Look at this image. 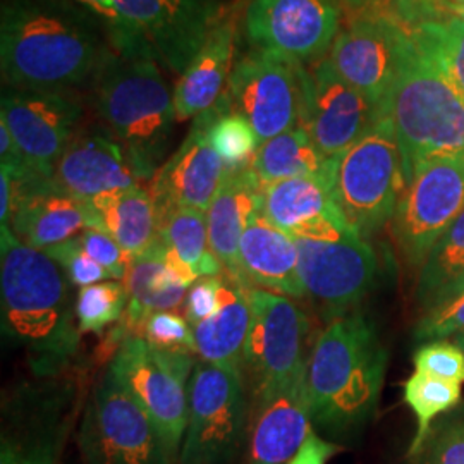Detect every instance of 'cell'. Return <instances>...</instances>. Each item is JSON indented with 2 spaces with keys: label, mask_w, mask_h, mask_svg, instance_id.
Here are the masks:
<instances>
[{
  "label": "cell",
  "mask_w": 464,
  "mask_h": 464,
  "mask_svg": "<svg viewBox=\"0 0 464 464\" xmlns=\"http://www.w3.org/2000/svg\"><path fill=\"white\" fill-rule=\"evenodd\" d=\"M112 50L103 23L72 0H2L0 71L7 88L72 92Z\"/></svg>",
  "instance_id": "cell-1"
},
{
  "label": "cell",
  "mask_w": 464,
  "mask_h": 464,
  "mask_svg": "<svg viewBox=\"0 0 464 464\" xmlns=\"http://www.w3.org/2000/svg\"><path fill=\"white\" fill-rule=\"evenodd\" d=\"M66 270L0 226L2 332L36 375L59 373L76 356L80 327Z\"/></svg>",
  "instance_id": "cell-2"
},
{
  "label": "cell",
  "mask_w": 464,
  "mask_h": 464,
  "mask_svg": "<svg viewBox=\"0 0 464 464\" xmlns=\"http://www.w3.org/2000/svg\"><path fill=\"white\" fill-rule=\"evenodd\" d=\"M385 368L387 349L365 314L348 312L332 318L308 360L312 421L332 433L362 427L377 410Z\"/></svg>",
  "instance_id": "cell-3"
},
{
  "label": "cell",
  "mask_w": 464,
  "mask_h": 464,
  "mask_svg": "<svg viewBox=\"0 0 464 464\" xmlns=\"http://www.w3.org/2000/svg\"><path fill=\"white\" fill-rule=\"evenodd\" d=\"M159 66L147 53L112 47L90 84L102 126L131 153L149 183L178 121L174 95Z\"/></svg>",
  "instance_id": "cell-4"
},
{
  "label": "cell",
  "mask_w": 464,
  "mask_h": 464,
  "mask_svg": "<svg viewBox=\"0 0 464 464\" xmlns=\"http://www.w3.org/2000/svg\"><path fill=\"white\" fill-rule=\"evenodd\" d=\"M404 181L435 157L464 153V99L408 36L389 99Z\"/></svg>",
  "instance_id": "cell-5"
},
{
  "label": "cell",
  "mask_w": 464,
  "mask_h": 464,
  "mask_svg": "<svg viewBox=\"0 0 464 464\" xmlns=\"http://www.w3.org/2000/svg\"><path fill=\"white\" fill-rule=\"evenodd\" d=\"M114 49L147 53L181 76L227 7L220 0H114Z\"/></svg>",
  "instance_id": "cell-6"
},
{
  "label": "cell",
  "mask_w": 464,
  "mask_h": 464,
  "mask_svg": "<svg viewBox=\"0 0 464 464\" xmlns=\"http://www.w3.org/2000/svg\"><path fill=\"white\" fill-rule=\"evenodd\" d=\"M404 186L402 157L391 116L381 119L335 160L332 197L362 237L379 231L394 217Z\"/></svg>",
  "instance_id": "cell-7"
},
{
  "label": "cell",
  "mask_w": 464,
  "mask_h": 464,
  "mask_svg": "<svg viewBox=\"0 0 464 464\" xmlns=\"http://www.w3.org/2000/svg\"><path fill=\"white\" fill-rule=\"evenodd\" d=\"M248 416L241 368L197 363L179 464H231L245 444Z\"/></svg>",
  "instance_id": "cell-8"
},
{
  "label": "cell",
  "mask_w": 464,
  "mask_h": 464,
  "mask_svg": "<svg viewBox=\"0 0 464 464\" xmlns=\"http://www.w3.org/2000/svg\"><path fill=\"white\" fill-rule=\"evenodd\" d=\"M109 368L153 421L172 461H179L188 421V379L195 368L191 354L162 351L141 335H128Z\"/></svg>",
  "instance_id": "cell-9"
},
{
  "label": "cell",
  "mask_w": 464,
  "mask_h": 464,
  "mask_svg": "<svg viewBox=\"0 0 464 464\" xmlns=\"http://www.w3.org/2000/svg\"><path fill=\"white\" fill-rule=\"evenodd\" d=\"M83 464H174L149 415L107 368L78 433Z\"/></svg>",
  "instance_id": "cell-10"
},
{
  "label": "cell",
  "mask_w": 464,
  "mask_h": 464,
  "mask_svg": "<svg viewBox=\"0 0 464 464\" xmlns=\"http://www.w3.org/2000/svg\"><path fill=\"white\" fill-rule=\"evenodd\" d=\"M464 210V153L416 167L394 214V232L410 266H423L431 248Z\"/></svg>",
  "instance_id": "cell-11"
},
{
  "label": "cell",
  "mask_w": 464,
  "mask_h": 464,
  "mask_svg": "<svg viewBox=\"0 0 464 464\" xmlns=\"http://www.w3.org/2000/svg\"><path fill=\"white\" fill-rule=\"evenodd\" d=\"M248 335L243 351V368L253 382V394L276 389L306 375L304 354L310 324L298 306L277 293L249 287Z\"/></svg>",
  "instance_id": "cell-12"
},
{
  "label": "cell",
  "mask_w": 464,
  "mask_h": 464,
  "mask_svg": "<svg viewBox=\"0 0 464 464\" xmlns=\"http://www.w3.org/2000/svg\"><path fill=\"white\" fill-rule=\"evenodd\" d=\"M339 26V0H249L245 11V34L253 49L301 66L325 59Z\"/></svg>",
  "instance_id": "cell-13"
},
{
  "label": "cell",
  "mask_w": 464,
  "mask_h": 464,
  "mask_svg": "<svg viewBox=\"0 0 464 464\" xmlns=\"http://www.w3.org/2000/svg\"><path fill=\"white\" fill-rule=\"evenodd\" d=\"M304 66L251 50L236 63L224 92L229 111L245 117L260 145L298 126Z\"/></svg>",
  "instance_id": "cell-14"
},
{
  "label": "cell",
  "mask_w": 464,
  "mask_h": 464,
  "mask_svg": "<svg viewBox=\"0 0 464 464\" xmlns=\"http://www.w3.org/2000/svg\"><path fill=\"white\" fill-rule=\"evenodd\" d=\"M383 117L381 107L344 82L327 57L303 69L298 126L329 159H339Z\"/></svg>",
  "instance_id": "cell-15"
},
{
  "label": "cell",
  "mask_w": 464,
  "mask_h": 464,
  "mask_svg": "<svg viewBox=\"0 0 464 464\" xmlns=\"http://www.w3.org/2000/svg\"><path fill=\"white\" fill-rule=\"evenodd\" d=\"M84 107L72 92L13 90L0 100V121L36 174L52 178L67 145L82 130Z\"/></svg>",
  "instance_id": "cell-16"
},
{
  "label": "cell",
  "mask_w": 464,
  "mask_h": 464,
  "mask_svg": "<svg viewBox=\"0 0 464 464\" xmlns=\"http://www.w3.org/2000/svg\"><path fill=\"white\" fill-rule=\"evenodd\" d=\"M306 295L329 315H344L365 298L377 279V256L356 231L339 239L293 237Z\"/></svg>",
  "instance_id": "cell-17"
},
{
  "label": "cell",
  "mask_w": 464,
  "mask_h": 464,
  "mask_svg": "<svg viewBox=\"0 0 464 464\" xmlns=\"http://www.w3.org/2000/svg\"><path fill=\"white\" fill-rule=\"evenodd\" d=\"M406 36L408 30L391 14L365 13L339 32L327 59L344 82L389 116Z\"/></svg>",
  "instance_id": "cell-18"
},
{
  "label": "cell",
  "mask_w": 464,
  "mask_h": 464,
  "mask_svg": "<svg viewBox=\"0 0 464 464\" xmlns=\"http://www.w3.org/2000/svg\"><path fill=\"white\" fill-rule=\"evenodd\" d=\"M9 227L23 245L45 251L86 229H99V222L88 203L66 193L52 178L30 172L13 178Z\"/></svg>",
  "instance_id": "cell-19"
},
{
  "label": "cell",
  "mask_w": 464,
  "mask_h": 464,
  "mask_svg": "<svg viewBox=\"0 0 464 464\" xmlns=\"http://www.w3.org/2000/svg\"><path fill=\"white\" fill-rule=\"evenodd\" d=\"M52 179L84 203L147 181L131 153L103 126L82 128L76 133L53 169Z\"/></svg>",
  "instance_id": "cell-20"
},
{
  "label": "cell",
  "mask_w": 464,
  "mask_h": 464,
  "mask_svg": "<svg viewBox=\"0 0 464 464\" xmlns=\"http://www.w3.org/2000/svg\"><path fill=\"white\" fill-rule=\"evenodd\" d=\"M216 105L193 119L183 143L159 167L149 184L157 210L183 207L208 212L226 167L210 143Z\"/></svg>",
  "instance_id": "cell-21"
},
{
  "label": "cell",
  "mask_w": 464,
  "mask_h": 464,
  "mask_svg": "<svg viewBox=\"0 0 464 464\" xmlns=\"http://www.w3.org/2000/svg\"><path fill=\"white\" fill-rule=\"evenodd\" d=\"M306 375L253 394L248 464H287L312 433Z\"/></svg>",
  "instance_id": "cell-22"
},
{
  "label": "cell",
  "mask_w": 464,
  "mask_h": 464,
  "mask_svg": "<svg viewBox=\"0 0 464 464\" xmlns=\"http://www.w3.org/2000/svg\"><path fill=\"white\" fill-rule=\"evenodd\" d=\"M262 214L293 237L339 239L354 231L335 205L331 188L308 178L264 184Z\"/></svg>",
  "instance_id": "cell-23"
},
{
  "label": "cell",
  "mask_w": 464,
  "mask_h": 464,
  "mask_svg": "<svg viewBox=\"0 0 464 464\" xmlns=\"http://www.w3.org/2000/svg\"><path fill=\"white\" fill-rule=\"evenodd\" d=\"M197 281L198 276L195 270L159 237L157 245L147 253L131 258L124 277L130 295L124 329H130L131 335H138L151 314L178 308Z\"/></svg>",
  "instance_id": "cell-24"
},
{
  "label": "cell",
  "mask_w": 464,
  "mask_h": 464,
  "mask_svg": "<svg viewBox=\"0 0 464 464\" xmlns=\"http://www.w3.org/2000/svg\"><path fill=\"white\" fill-rule=\"evenodd\" d=\"M239 9L232 7L208 34L172 90L178 122L212 109L227 88L237 50Z\"/></svg>",
  "instance_id": "cell-25"
},
{
  "label": "cell",
  "mask_w": 464,
  "mask_h": 464,
  "mask_svg": "<svg viewBox=\"0 0 464 464\" xmlns=\"http://www.w3.org/2000/svg\"><path fill=\"white\" fill-rule=\"evenodd\" d=\"M298 248L291 234L276 227L262 212L251 218L239 241L241 277L251 285L289 298L306 296L298 270Z\"/></svg>",
  "instance_id": "cell-26"
},
{
  "label": "cell",
  "mask_w": 464,
  "mask_h": 464,
  "mask_svg": "<svg viewBox=\"0 0 464 464\" xmlns=\"http://www.w3.org/2000/svg\"><path fill=\"white\" fill-rule=\"evenodd\" d=\"M262 186L251 167L226 170L207 212L212 253L224 272L236 277H241L239 241L251 218L262 212Z\"/></svg>",
  "instance_id": "cell-27"
},
{
  "label": "cell",
  "mask_w": 464,
  "mask_h": 464,
  "mask_svg": "<svg viewBox=\"0 0 464 464\" xmlns=\"http://www.w3.org/2000/svg\"><path fill=\"white\" fill-rule=\"evenodd\" d=\"M251 284L224 272L218 310L193 327L201 362L243 370V351L251 320Z\"/></svg>",
  "instance_id": "cell-28"
},
{
  "label": "cell",
  "mask_w": 464,
  "mask_h": 464,
  "mask_svg": "<svg viewBox=\"0 0 464 464\" xmlns=\"http://www.w3.org/2000/svg\"><path fill=\"white\" fill-rule=\"evenodd\" d=\"M97 216L99 231L112 236L131 258L147 253L159 241V216L149 188L103 195L88 203Z\"/></svg>",
  "instance_id": "cell-29"
},
{
  "label": "cell",
  "mask_w": 464,
  "mask_h": 464,
  "mask_svg": "<svg viewBox=\"0 0 464 464\" xmlns=\"http://www.w3.org/2000/svg\"><path fill=\"white\" fill-rule=\"evenodd\" d=\"M335 160L322 153L301 126H295L262 143L251 169L262 184L308 178L332 189Z\"/></svg>",
  "instance_id": "cell-30"
},
{
  "label": "cell",
  "mask_w": 464,
  "mask_h": 464,
  "mask_svg": "<svg viewBox=\"0 0 464 464\" xmlns=\"http://www.w3.org/2000/svg\"><path fill=\"white\" fill-rule=\"evenodd\" d=\"M157 216L160 241L174 249L195 270L198 279L224 274V268L210 248L207 212L172 207L157 210Z\"/></svg>",
  "instance_id": "cell-31"
},
{
  "label": "cell",
  "mask_w": 464,
  "mask_h": 464,
  "mask_svg": "<svg viewBox=\"0 0 464 464\" xmlns=\"http://www.w3.org/2000/svg\"><path fill=\"white\" fill-rule=\"evenodd\" d=\"M464 274V210L431 248L421 266L418 293L425 306L437 304L442 295Z\"/></svg>",
  "instance_id": "cell-32"
},
{
  "label": "cell",
  "mask_w": 464,
  "mask_h": 464,
  "mask_svg": "<svg viewBox=\"0 0 464 464\" xmlns=\"http://www.w3.org/2000/svg\"><path fill=\"white\" fill-rule=\"evenodd\" d=\"M418 49L464 99V21L450 16L410 30Z\"/></svg>",
  "instance_id": "cell-33"
},
{
  "label": "cell",
  "mask_w": 464,
  "mask_h": 464,
  "mask_svg": "<svg viewBox=\"0 0 464 464\" xmlns=\"http://www.w3.org/2000/svg\"><path fill=\"white\" fill-rule=\"evenodd\" d=\"M404 402L416 416V433L411 449L408 452L413 458L425 444L431 430V423L437 416L444 415L456 408L461 401V385L440 381L430 375L415 372L402 387Z\"/></svg>",
  "instance_id": "cell-34"
},
{
  "label": "cell",
  "mask_w": 464,
  "mask_h": 464,
  "mask_svg": "<svg viewBox=\"0 0 464 464\" xmlns=\"http://www.w3.org/2000/svg\"><path fill=\"white\" fill-rule=\"evenodd\" d=\"M208 138L227 172L249 169L260 149L255 130L245 117L229 111L226 95L217 100Z\"/></svg>",
  "instance_id": "cell-35"
},
{
  "label": "cell",
  "mask_w": 464,
  "mask_h": 464,
  "mask_svg": "<svg viewBox=\"0 0 464 464\" xmlns=\"http://www.w3.org/2000/svg\"><path fill=\"white\" fill-rule=\"evenodd\" d=\"M130 303V295L121 282H99L86 285L76 296V318L82 334H100L105 327L122 318Z\"/></svg>",
  "instance_id": "cell-36"
},
{
  "label": "cell",
  "mask_w": 464,
  "mask_h": 464,
  "mask_svg": "<svg viewBox=\"0 0 464 464\" xmlns=\"http://www.w3.org/2000/svg\"><path fill=\"white\" fill-rule=\"evenodd\" d=\"M413 458L416 464H464V411L433 427Z\"/></svg>",
  "instance_id": "cell-37"
},
{
  "label": "cell",
  "mask_w": 464,
  "mask_h": 464,
  "mask_svg": "<svg viewBox=\"0 0 464 464\" xmlns=\"http://www.w3.org/2000/svg\"><path fill=\"white\" fill-rule=\"evenodd\" d=\"M153 348L172 353H198L193 327L172 312H155L143 322L140 334Z\"/></svg>",
  "instance_id": "cell-38"
},
{
  "label": "cell",
  "mask_w": 464,
  "mask_h": 464,
  "mask_svg": "<svg viewBox=\"0 0 464 464\" xmlns=\"http://www.w3.org/2000/svg\"><path fill=\"white\" fill-rule=\"evenodd\" d=\"M413 363L420 373L459 385L464 382V351L458 344L433 341L416 351Z\"/></svg>",
  "instance_id": "cell-39"
},
{
  "label": "cell",
  "mask_w": 464,
  "mask_h": 464,
  "mask_svg": "<svg viewBox=\"0 0 464 464\" xmlns=\"http://www.w3.org/2000/svg\"><path fill=\"white\" fill-rule=\"evenodd\" d=\"M45 253L66 270L67 277L74 285L86 287L112 279V276L82 248L78 237L45 249Z\"/></svg>",
  "instance_id": "cell-40"
},
{
  "label": "cell",
  "mask_w": 464,
  "mask_h": 464,
  "mask_svg": "<svg viewBox=\"0 0 464 464\" xmlns=\"http://www.w3.org/2000/svg\"><path fill=\"white\" fill-rule=\"evenodd\" d=\"M464 332V291L431 306L416 327V339L440 341Z\"/></svg>",
  "instance_id": "cell-41"
},
{
  "label": "cell",
  "mask_w": 464,
  "mask_h": 464,
  "mask_svg": "<svg viewBox=\"0 0 464 464\" xmlns=\"http://www.w3.org/2000/svg\"><path fill=\"white\" fill-rule=\"evenodd\" d=\"M82 248L99 264L103 266L112 279L121 281L126 277L128 268L131 264V256L121 248L112 236L99 229H86L80 236H76Z\"/></svg>",
  "instance_id": "cell-42"
},
{
  "label": "cell",
  "mask_w": 464,
  "mask_h": 464,
  "mask_svg": "<svg viewBox=\"0 0 464 464\" xmlns=\"http://www.w3.org/2000/svg\"><path fill=\"white\" fill-rule=\"evenodd\" d=\"M387 14L406 30H413L425 23L444 21L452 16V4L449 0H391Z\"/></svg>",
  "instance_id": "cell-43"
},
{
  "label": "cell",
  "mask_w": 464,
  "mask_h": 464,
  "mask_svg": "<svg viewBox=\"0 0 464 464\" xmlns=\"http://www.w3.org/2000/svg\"><path fill=\"white\" fill-rule=\"evenodd\" d=\"M224 282V274L216 277H201L195 282L188 295L184 304V315L191 327L199 322L214 315L220 304V289Z\"/></svg>",
  "instance_id": "cell-44"
},
{
  "label": "cell",
  "mask_w": 464,
  "mask_h": 464,
  "mask_svg": "<svg viewBox=\"0 0 464 464\" xmlns=\"http://www.w3.org/2000/svg\"><path fill=\"white\" fill-rule=\"evenodd\" d=\"M339 450V446L325 442L315 431H312L303 448L299 449L298 454L287 464H327Z\"/></svg>",
  "instance_id": "cell-45"
},
{
  "label": "cell",
  "mask_w": 464,
  "mask_h": 464,
  "mask_svg": "<svg viewBox=\"0 0 464 464\" xmlns=\"http://www.w3.org/2000/svg\"><path fill=\"white\" fill-rule=\"evenodd\" d=\"M72 2L90 11L93 16L99 17L107 30V34H111L114 26V16H116L114 0H72Z\"/></svg>",
  "instance_id": "cell-46"
},
{
  "label": "cell",
  "mask_w": 464,
  "mask_h": 464,
  "mask_svg": "<svg viewBox=\"0 0 464 464\" xmlns=\"http://www.w3.org/2000/svg\"><path fill=\"white\" fill-rule=\"evenodd\" d=\"M13 210V176L0 167V226L9 227Z\"/></svg>",
  "instance_id": "cell-47"
},
{
  "label": "cell",
  "mask_w": 464,
  "mask_h": 464,
  "mask_svg": "<svg viewBox=\"0 0 464 464\" xmlns=\"http://www.w3.org/2000/svg\"><path fill=\"white\" fill-rule=\"evenodd\" d=\"M339 2L351 11L365 14V13H387L391 0H339Z\"/></svg>",
  "instance_id": "cell-48"
},
{
  "label": "cell",
  "mask_w": 464,
  "mask_h": 464,
  "mask_svg": "<svg viewBox=\"0 0 464 464\" xmlns=\"http://www.w3.org/2000/svg\"><path fill=\"white\" fill-rule=\"evenodd\" d=\"M464 291V274L458 279V281L454 282L450 287H448V291L442 295V298L437 301V304L440 303V301H444V299L450 298V296H454V295H458V293H461Z\"/></svg>",
  "instance_id": "cell-49"
},
{
  "label": "cell",
  "mask_w": 464,
  "mask_h": 464,
  "mask_svg": "<svg viewBox=\"0 0 464 464\" xmlns=\"http://www.w3.org/2000/svg\"><path fill=\"white\" fill-rule=\"evenodd\" d=\"M2 464H40L34 459H28V458H19V456H13L9 452L2 454Z\"/></svg>",
  "instance_id": "cell-50"
},
{
  "label": "cell",
  "mask_w": 464,
  "mask_h": 464,
  "mask_svg": "<svg viewBox=\"0 0 464 464\" xmlns=\"http://www.w3.org/2000/svg\"><path fill=\"white\" fill-rule=\"evenodd\" d=\"M452 16L461 17L464 21V2L463 4H454L452 5Z\"/></svg>",
  "instance_id": "cell-51"
},
{
  "label": "cell",
  "mask_w": 464,
  "mask_h": 464,
  "mask_svg": "<svg viewBox=\"0 0 464 464\" xmlns=\"http://www.w3.org/2000/svg\"><path fill=\"white\" fill-rule=\"evenodd\" d=\"M456 344L464 351V332H461V334L456 337Z\"/></svg>",
  "instance_id": "cell-52"
},
{
  "label": "cell",
  "mask_w": 464,
  "mask_h": 464,
  "mask_svg": "<svg viewBox=\"0 0 464 464\" xmlns=\"http://www.w3.org/2000/svg\"><path fill=\"white\" fill-rule=\"evenodd\" d=\"M449 2L454 5V4H463L464 0H449Z\"/></svg>",
  "instance_id": "cell-53"
}]
</instances>
